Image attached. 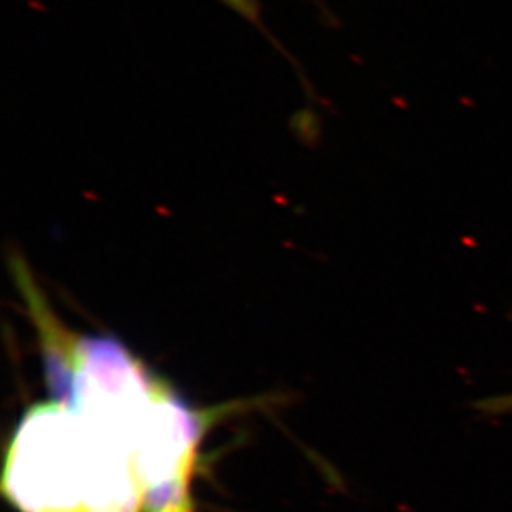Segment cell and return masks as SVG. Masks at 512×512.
Returning a JSON list of instances; mask_svg holds the SVG:
<instances>
[{
    "label": "cell",
    "mask_w": 512,
    "mask_h": 512,
    "mask_svg": "<svg viewBox=\"0 0 512 512\" xmlns=\"http://www.w3.org/2000/svg\"><path fill=\"white\" fill-rule=\"evenodd\" d=\"M7 267L39 332L50 393L57 403L67 405L72 400L77 382L82 339L67 332L58 322L49 302L35 284L34 274L19 249L7 252Z\"/></svg>",
    "instance_id": "cell-1"
},
{
    "label": "cell",
    "mask_w": 512,
    "mask_h": 512,
    "mask_svg": "<svg viewBox=\"0 0 512 512\" xmlns=\"http://www.w3.org/2000/svg\"><path fill=\"white\" fill-rule=\"evenodd\" d=\"M290 130L295 138L305 146H314L319 143L322 135V120L312 108H302L290 116Z\"/></svg>",
    "instance_id": "cell-2"
},
{
    "label": "cell",
    "mask_w": 512,
    "mask_h": 512,
    "mask_svg": "<svg viewBox=\"0 0 512 512\" xmlns=\"http://www.w3.org/2000/svg\"><path fill=\"white\" fill-rule=\"evenodd\" d=\"M478 408L489 415H511L512 413V392L498 397H488L478 401Z\"/></svg>",
    "instance_id": "cell-3"
}]
</instances>
